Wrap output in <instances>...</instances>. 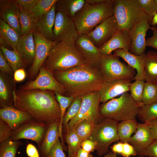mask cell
Listing matches in <instances>:
<instances>
[{
	"mask_svg": "<svg viewBox=\"0 0 157 157\" xmlns=\"http://www.w3.org/2000/svg\"><path fill=\"white\" fill-rule=\"evenodd\" d=\"M13 100L16 108L27 113L36 121L49 125L60 119L59 104L49 92L22 90L14 93Z\"/></svg>",
	"mask_w": 157,
	"mask_h": 157,
	"instance_id": "obj_1",
	"label": "cell"
},
{
	"mask_svg": "<svg viewBox=\"0 0 157 157\" xmlns=\"http://www.w3.org/2000/svg\"><path fill=\"white\" fill-rule=\"evenodd\" d=\"M53 73L55 79L65 88L67 96L75 97L99 91L104 81L99 69L87 64Z\"/></svg>",
	"mask_w": 157,
	"mask_h": 157,
	"instance_id": "obj_2",
	"label": "cell"
},
{
	"mask_svg": "<svg viewBox=\"0 0 157 157\" xmlns=\"http://www.w3.org/2000/svg\"><path fill=\"white\" fill-rule=\"evenodd\" d=\"M85 64L86 61L74 44L61 41L51 47L42 66L53 72L66 71Z\"/></svg>",
	"mask_w": 157,
	"mask_h": 157,
	"instance_id": "obj_3",
	"label": "cell"
},
{
	"mask_svg": "<svg viewBox=\"0 0 157 157\" xmlns=\"http://www.w3.org/2000/svg\"><path fill=\"white\" fill-rule=\"evenodd\" d=\"M114 0H106L96 5L85 2L73 19L79 35L88 34L105 20L113 15Z\"/></svg>",
	"mask_w": 157,
	"mask_h": 157,
	"instance_id": "obj_4",
	"label": "cell"
},
{
	"mask_svg": "<svg viewBox=\"0 0 157 157\" xmlns=\"http://www.w3.org/2000/svg\"><path fill=\"white\" fill-rule=\"evenodd\" d=\"M140 106L126 92L118 98L103 103L99 113L102 118H109L118 122L135 119Z\"/></svg>",
	"mask_w": 157,
	"mask_h": 157,
	"instance_id": "obj_5",
	"label": "cell"
},
{
	"mask_svg": "<svg viewBox=\"0 0 157 157\" xmlns=\"http://www.w3.org/2000/svg\"><path fill=\"white\" fill-rule=\"evenodd\" d=\"M113 15L119 29L129 31L136 23L144 19L149 23L151 21L149 16L140 7L138 0H115Z\"/></svg>",
	"mask_w": 157,
	"mask_h": 157,
	"instance_id": "obj_6",
	"label": "cell"
},
{
	"mask_svg": "<svg viewBox=\"0 0 157 157\" xmlns=\"http://www.w3.org/2000/svg\"><path fill=\"white\" fill-rule=\"evenodd\" d=\"M118 122L109 118H103L95 124L90 139L95 142L99 156L107 154L112 143L119 140L117 133Z\"/></svg>",
	"mask_w": 157,
	"mask_h": 157,
	"instance_id": "obj_7",
	"label": "cell"
},
{
	"mask_svg": "<svg viewBox=\"0 0 157 157\" xmlns=\"http://www.w3.org/2000/svg\"><path fill=\"white\" fill-rule=\"evenodd\" d=\"M104 81L133 79L136 74L135 70L121 62L115 54L102 55L99 68Z\"/></svg>",
	"mask_w": 157,
	"mask_h": 157,
	"instance_id": "obj_8",
	"label": "cell"
},
{
	"mask_svg": "<svg viewBox=\"0 0 157 157\" xmlns=\"http://www.w3.org/2000/svg\"><path fill=\"white\" fill-rule=\"evenodd\" d=\"M100 102L99 91H96L82 97V101L77 114L68 123L67 133L73 130L80 122L85 119L92 120L95 124L103 119L99 113Z\"/></svg>",
	"mask_w": 157,
	"mask_h": 157,
	"instance_id": "obj_9",
	"label": "cell"
},
{
	"mask_svg": "<svg viewBox=\"0 0 157 157\" xmlns=\"http://www.w3.org/2000/svg\"><path fill=\"white\" fill-rule=\"evenodd\" d=\"M53 31L57 42L74 44L79 35L73 19L59 11L56 12Z\"/></svg>",
	"mask_w": 157,
	"mask_h": 157,
	"instance_id": "obj_10",
	"label": "cell"
},
{
	"mask_svg": "<svg viewBox=\"0 0 157 157\" xmlns=\"http://www.w3.org/2000/svg\"><path fill=\"white\" fill-rule=\"evenodd\" d=\"M48 125L33 119L24 123L16 130L11 131L10 138L13 140L21 139L35 142L38 147L40 145Z\"/></svg>",
	"mask_w": 157,
	"mask_h": 157,
	"instance_id": "obj_11",
	"label": "cell"
},
{
	"mask_svg": "<svg viewBox=\"0 0 157 157\" xmlns=\"http://www.w3.org/2000/svg\"><path fill=\"white\" fill-rule=\"evenodd\" d=\"M39 71V74L36 78L24 85L22 88V90H49L57 92L62 95L66 94L65 88L55 79L52 72L42 66Z\"/></svg>",
	"mask_w": 157,
	"mask_h": 157,
	"instance_id": "obj_12",
	"label": "cell"
},
{
	"mask_svg": "<svg viewBox=\"0 0 157 157\" xmlns=\"http://www.w3.org/2000/svg\"><path fill=\"white\" fill-rule=\"evenodd\" d=\"M74 45L87 64L99 69L102 55L87 34L79 35Z\"/></svg>",
	"mask_w": 157,
	"mask_h": 157,
	"instance_id": "obj_13",
	"label": "cell"
},
{
	"mask_svg": "<svg viewBox=\"0 0 157 157\" xmlns=\"http://www.w3.org/2000/svg\"><path fill=\"white\" fill-rule=\"evenodd\" d=\"M33 38L35 54L30 69V74L31 76H34L38 73L47 58L51 48L57 42L47 39L35 30L33 32Z\"/></svg>",
	"mask_w": 157,
	"mask_h": 157,
	"instance_id": "obj_14",
	"label": "cell"
},
{
	"mask_svg": "<svg viewBox=\"0 0 157 157\" xmlns=\"http://www.w3.org/2000/svg\"><path fill=\"white\" fill-rule=\"evenodd\" d=\"M148 21L142 20L136 23L129 31L131 44L129 51L135 55H140L144 53L146 49L147 32L151 29Z\"/></svg>",
	"mask_w": 157,
	"mask_h": 157,
	"instance_id": "obj_15",
	"label": "cell"
},
{
	"mask_svg": "<svg viewBox=\"0 0 157 157\" xmlns=\"http://www.w3.org/2000/svg\"><path fill=\"white\" fill-rule=\"evenodd\" d=\"M119 29L116 19L113 15L105 20L87 35L99 48L109 40Z\"/></svg>",
	"mask_w": 157,
	"mask_h": 157,
	"instance_id": "obj_16",
	"label": "cell"
},
{
	"mask_svg": "<svg viewBox=\"0 0 157 157\" xmlns=\"http://www.w3.org/2000/svg\"><path fill=\"white\" fill-rule=\"evenodd\" d=\"M131 80L124 79L104 81L99 92L100 102L105 103L117 96L129 91Z\"/></svg>",
	"mask_w": 157,
	"mask_h": 157,
	"instance_id": "obj_17",
	"label": "cell"
},
{
	"mask_svg": "<svg viewBox=\"0 0 157 157\" xmlns=\"http://www.w3.org/2000/svg\"><path fill=\"white\" fill-rule=\"evenodd\" d=\"M0 18L14 30L20 37V10L14 0H0Z\"/></svg>",
	"mask_w": 157,
	"mask_h": 157,
	"instance_id": "obj_18",
	"label": "cell"
},
{
	"mask_svg": "<svg viewBox=\"0 0 157 157\" xmlns=\"http://www.w3.org/2000/svg\"><path fill=\"white\" fill-rule=\"evenodd\" d=\"M0 118L9 126L11 131L33 119L27 113L12 106H5L0 109Z\"/></svg>",
	"mask_w": 157,
	"mask_h": 157,
	"instance_id": "obj_19",
	"label": "cell"
},
{
	"mask_svg": "<svg viewBox=\"0 0 157 157\" xmlns=\"http://www.w3.org/2000/svg\"><path fill=\"white\" fill-rule=\"evenodd\" d=\"M130 44L129 31L119 29L109 40L99 48L102 55H109L117 49L129 51Z\"/></svg>",
	"mask_w": 157,
	"mask_h": 157,
	"instance_id": "obj_20",
	"label": "cell"
},
{
	"mask_svg": "<svg viewBox=\"0 0 157 157\" xmlns=\"http://www.w3.org/2000/svg\"><path fill=\"white\" fill-rule=\"evenodd\" d=\"M154 140L149 123H138L136 131L130 138L129 143L134 147L138 155L144 151Z\"/></svg>",
	"mask_w": 157,
	"mask_h": 157,
	"instance_id": "obj_21",
	"label": "cell"
},
{
	"mask_svg": "<svg viewBox=\"0 0 157 157\" xmlns=\"http://www.w3.org/2000/svg\"><path fill=\"white\" fill-rule=\"evenodd\" d=\"M113 52L114 54L122 58L129 66L136 70L137 73L134 80H145V53L140 55H135L131 53L129 51L121 49L116 50Z\"/></svg>",
	"mask_w": 157,
	"mask_h": 157,
	"instance_id": "obj_22",
	"label": "cell"
},
{
	"mask_svg": "<svg viewBox=\"0 0 157 157\" xmlns=\"http://www.w3.org/2000/svg\"><path fill=\"white\" fill-rule=\"evenodd\" d=\"M33 32L21 36L16 46L18 53L26 64H32L35 58Z\"/></svg>",
	"mask_w": 157,
	"mask_h": 157,
	"instance_id": "obj_23",
	"label": "cell"
},
{
	"mask_svg": "<svg viewBox=\"0 0 157 157\" xmlns=\"http://www.w3.org/2000/svg\"><path fill=\"white\" fill-rule=\"evenodd\" d=\"M56 16L55 4L48 12L37 19L35 26V30L44 37L52 41H54L53 30Z\"/></svg>",
	"mask_w": 157,
	"mask_h": 157,
	"instance_id": "obj_24",
	"label": "cell"
},
{
	"mask_svg": "<svg viewBox=\"0 0 157 157\" xmlns=\"http://www.w3.org/2000/svg\"><path fill=\"white\" fill-rule=\"evenodd\" d=\"M60 119L56 121L49 125L42 143L39 148L41 157H45L52 146L59 139V127Z\"/></svg>",
	"mask_w": 157,
	"mask_h": 157,
	"instance_id": "obj_25",
	"label": "cell"
},
{
	"mask_svg": "<svg viewBox=\"0 0 157 157\" xmlns=\"http://www.w3.org/2000/svg\"><path fill=\"white\" fill-rule=\"evenodd\" d=\"M145 80L157 84V52L150 50L145 55Z\"/></svg>",
	"mask_w": 157,
	"mask_h": 157,
	"instance_id": "obj_26",
	"label": "cell"
},
{
	"mask_svg": "<svg viewBox=\"0 0 157 157\" xmlns=\"http://www.w3.org/2000/svg\"><path fill=\"white\" fill-rule=\"evenodd\" d=\"M85 3V0H58L55 3L56 10L73 19Z\"/></svg>",
	"mask_w": 157,
	"mask_h": 157,
	"instance_id": "obj_27",
	"label": "cell"
},
{
	"mask_svg": "<svg viewBox=\"0 0 157 157\" xmlns=\"http://www.w3.org/2000/svg\"><path fill=\"white\" fill-rule=\"evenodd\" d=\"M138 123L135 119L122 121L118 123L117 130L120 141L129 143L132 134L136 131Z\"/></svg>",
	"mask_w": 157,
	"mask_h": 157,
	"instance_id": "obj_28",
	"label": "cell"
},
{
	"mask_svg": "<svg viewBox=\"0 0 157 157\" xmlns=\"http://www.w3.org/2000/svg\"><path fill=\"white\" fill-rule=\"evenodd\" d=\"M0 37L4 40L14 50L17 52L16 46L20 36L1 19H0Z\"/></svg>",
	"mask_w": 157,
	"mask_h": 157,
	"instance_id": "obj_29",
	"label": "cell"
},
{
	"mask_svg": "<svg viewBox=\"0 0 157 157\" xmlns=\"http://www.w3.org/2000/svg\"><path fill=\"white\" fill-rule=\"evenodd\" d=\"M0 48L6 61L14 72L25 66L26 64L18 52L7 49L3 44L0 45Z\"/></svg>",
	"mask_w": 157,
	"mask_h": 157,
	"instance_id": "obj_30",
	"label": "cell"
},
{
	"mask_svg": "<svg viewBox=\"0 0 157 157\" xmlns=\"http://www.w3.org/2000/svg\"><path fill=\"white\" fill-rule=\"evenodd\" d=\"M20 10L19 20L21 36L34 31L37 19L31 12Z\"/></svg>",
	"mask_w": 157,
	"mask_h": 157,
	"instance_id": "obj_31",
	"label": "cell"
},
{
	"mask_svg": "<svg viewBox=\"0 0 157 157\" xmlns=\"http://www.w3.org/2000/svg\"><path fill=\"white\" fill-rule=\"evenodd\" d=\"M137 117L144 123H149L153 119H157V102L141 106Z\"/></svg>",
	"mask_w": 157,
	"mask_h": 157,
	"instance_id": "obj_32",
	"label": "cell"
},
{
	"mask_svg": "<svg viewBox=\"0 0 157 157\" xmlns=\"http://www.w3.org/2000/svg\"><path fill=\"white\" fill-rule=\"evenodd\" d=\"M95 123L90 119H85L79 123L73 129L83 141L90 139Z\"/></svg>",
	"mask_w": 157,
	"mask_h": 157,
	"instance_id": "obj_33",
	"label": "cell"
},
{
	"mask_svg": "<svg viewBox=\"0 0 157 157\" xmlns=\"http://www.w3.org/2000/svg\"><path fill=\"white\" fill-rule=\"evenodd\" d=\"M22 144L20 141L10 138L0 143V157H16L18 148Z\"/></svg>",
	"mask_w": 157,
	"mask_h": 157,
	"instance_id": "obj_34",
	"label": "cell"
},
{
	"mask_svg": "<svg viewBox=\"0 0 157 157\" xmlns=\"http://www.w3.org/2000/svg\"><path fill=\"white\" fill-rule=\"evenodd\" d=\"M66 141L68 145V157H76L77 152L81 147L83 141L74 130L67 133Z\"/></svg>",
	"mask_w": 157,
	"mask_h": 157,
	"instance_id": "obj_35",
	"label": "cell"
},
{
	"mask_svg": "<svg viewBox=\"0 0 157 157\" xmlns=\"http://www.w3.org/2000/svg\"><path fill=\"white\" fill-rule=\"evenodd\" d=\"M142 102L144 105L157 102V84L149 82H145Z\"/></svg>",
	"mask_w": 157,
	"mask_h": 157,
	"instance_id": "obj_36",
	"label": "cell"
},
{
	"mask_svg": "<svg viewBox=\"0 0 157 157\" xmlns=\"http://www.w3.org/2000/svg\"><path fill=\"white\" fill-rule=\"evenodd\" d=\"M56 99L59 104L61 111L60 123L59 127L60 135H62L63 121L66 109L70 106L75 97L73 96H65L60 93L55 92Z\"/></svg>",
	"mask_w": 157,
	"mask_h": 157,
	"instance_id": "obj_37",
	"label": "cell"
},
{
	"mask_svg": "<svg viewBox=\"0 0 157 157\" xmlns=\"http://www.w3.org/2000/svg\"><path fill=\"white\" fill-rule=\"evenodd\" d=\"M144 81L136 80L134 82L131 83L129 88L131 97L140 106L144 104L142 102V97Z\"/></svg>",
	"mask_w": 157,
	"mask_h": 157,
	"instance_id": "obj_38",
	"label": "cell"
},
{
	"mask_svg": "<svg viewBox=\"0 0 157 157\" xmlns=\"http://www.w3.org/2000/svg\"><path fill=\"white\" fill-rule=\"evenodd\" d=\"M58 0H39L31 13L38 19L48 12Z\"/></svg>",
	"mask_w": 157,
	"mask_h": 157,
	"instance_id": "obj_39",
	"label": "cell"
},
{
	"mask_svg": "<svg viewBox=\"0 0 157 157\" xmlns=\"http://www.w3.org/2000/svg\"><path fill=\"white\" fill-rule=\"evenodd\" d=\"M82 101V97H76L68 109L67 113L65 115L63 119V124L65 126L66 129L69 121L78 113L80 108Z\"/></svg>",
	"mask_w": 157,
	"mask_h": 157,
	"instance_id": "obj_40",
	"label": "cell"
},
{
	"mask_svg": "<svg viewBox=\"0 0 157 157\" xmlns=\"http://www.w3.org/2000/svg\"><path fill=\"white\" fill-rule=\"evenodd\" d=\"M143 11L149 17L151 22L154 15L157 13V5L154 0H138Z\"/></svg>",
	"mask_w": 157,
	"mask_h": 157,
	"instance_id": "obj_41",
	"label": "cell"
},
{
	"mask_svg": "<svg viewBox=\"0 0 157 157\" xmlns=\"http://www.w3.org/2000/svg\"><path fill=\"white\" fill-rule=\"evenodd\" d=\"M63 150V147L59 139L45 157H65Z\"/></svg>",
	"mask_w": 157,
	"mask_h": 157,
	"instance_id": "obj_42",
	"label": "cell"
},
{
	"mask_svg": "<svg viewBox=\"0 0 157 157\" xmlns=\"http://www.w3.org/2000/svg\"><path fill=\"white\" fill-rule=\"evenodd\" d=\"M39 0H15V2L20 10L31 12L34 7Z\"/></svg>",
	"mask_w": 157,
	"mask_h": 157,
	"instance_id": "obj_43",
	"label": "cell"
},
{
	"mask_svg": "<svg viewBox=\"0 0 157 157\" xmlns=\"http://www.w3.org/2000/svg\"><path fill=\"white\" fill-rule=\"evenodd\" d=\"M11 130L8 125L0 119V142L10 138Z\"/></svg>",
	"mask_w": 157,
	"mask_h": 157,
	"instance_id": "obj_44",
	"label": "cell"
},
{
	"mask_svg": "<svg viewBox=\"0 0 157 157\" xmlns=\"http://www.w3.org/2000/svg\"><path fill=\"white\" fill-rule=\"evenodd\" d=\"M138 155V157H157V140H154L147 148Z\"/></svg>",
	"mask_w": 157,
	"mask_h": 157,
	"instance_id": "obj_45",
	"label": "cell"
},
{
	"mask_svg": "<svg viewBox=\"0 0 157 157\" xmlns=\"http://www.w3.org/2000/svg\"><path fill=\"white\" fill-rule=\"evenodd\" d=\"M151 29L152 31L153 35L146 40V45L157 50V26H153Z\"/></svg>",
	"mask_w": 157,
	"mask_h": 157,
	"instance_id": "obj_46",
	"label": "cell"
},
{
	"mask_svg": "<svg viewBox=\"0 0 157 157\" xmlns=\"http://www.w3.org/2000/svg\"><path fill=\"white\" fill-rule=\"evenodd\" d=\"M0 69L4 73L11 74L13 71L6 61L1 51L0 50Z\"/></svg>",
	"mask_w": 157,
	"mask_h": 157,
	"instance_id": "obj_47",
	"label": "cell"
},
{
	"mask_svg": "<svg viewBox=\"0 0 157 157\" xmlns=\"http://www.w3.org/2000/svg\"><path fill=\"white\" fill-rule=\"evenodd\" d=\"M137 155V153L133 146L127 142H123V148L121 155L124 157H130Z\"/></svg>",
	"mask_w": 157,
	"mask_h": 157,
	"instance_id": "obj_48",
	"label": "cell"
},
{
	"mask_svg": "<svg viewBox=\"0 0 157 157\" xmlns=\"http://www.w3.org/2000/svg\"><path fill=\"white\" fill-rule=\"evenodd\" d=\"M96 144L94 142L88 139L83 141L81 144V147L84 150L91 153L96 149Z\"/></svg>",
	"mask_w": 157,
	"mask_h": 157,
	"instance_id": "obj_49",
	"label": "cell"
},
{
	"mask_svg": "<svg viewBox=\"0 0 157 157\" xmlns=\"http://www.w3.org/2000/svg\"><path fill=\"white\" fill-rule=\"evenodd\" d=\"M8 97L7 88L2 76H0V97L3 100H6Z\"/></svg>",
	"mask_w": 157,
	"mask_h": 157,
	"instance_id": "obj_50",
	"label": "cell"
},
{
	"mask_svg": "<svg viewBox=\"0 0 157 157\" xmlns=\"http://www.w3.org/2000/svg\"><path fill=\"white\" fill-rule=\"evenodd\" d=\"M26 152L29 157H40L35 147L32 144H28L26 147Z\"/></svg>",
	"mask_w": 157,
	"mask_h": 157,
	"instance_id": "obj_51",
	"label": "cell"
},
{
	"mask_svg": "<svg viewBox=\"0 0 157 157\" xmlns=\"http://www.w3.org/2000/svg\"><path fill=\"white\" fill-rule=\"evenodd\" d=\"M148 123L153 140H157V119H153Z\"/></svg>",
	"mask_w": 157,
	"mask_h": 157,
	"instance_id": "obj_52",
	"label": "cell"
},
{
	"mask_svg": "<svg viewBox=\"0 0 157 157\" xmlns=\"http://www.w3.org/2000/svg\"><path fill=\"white\" fill-rule=\"evenodd\" d=\"M26 76V73L23 68L18 69L14 72V80L17 82L23 81Z\"/></svg>",
	"mask_w": 157,
	"mask_h": 157,
	"instance_id": "obj_53",
	"label": "cell"
},
{
	"mask_svg": "<svg viewBox=\"0 0 157 157\" xmlns=\"http://www.w3.org/2000/svg\"><path fill=\"white\" fill-rule=\"evenodd\" d=\"M111 151L116 154L122 155L123 148V142H119L110 147Z\"/></svg>",
	"mask_w": 157,
	"mask_h": 157,
	"instance_id": "obj_54",
	"label": "cell"
},
{
	"mask_svg": "<svg viewBox=\"0 0 157 157\" xmlns=\"http://www.w3.org/2000/svg\"><path fill=\"white\" fill-rule=\"evenodd\" d=\"M76 157H92V155L90 153L85 151L81 147L77 152Z\"/></svg>",
	"mask_w": 157,
	"mask_h": 157,
	"instance_id": "obj_55",
	"label": "cell"
},
{
	"mask_svg": "<svg viewBox=\"0 0 157 157\" xmlns=\"http://www.w3.org/2000/svg\"><path fill=\"white\" fill-rule=\"evenodd\" d=\"M106 0H85L86 3L92 5H97L104 2Z\"/></svg>",
	"mask_w": 157,
	"mask_h": 157,
	"instance_id": "obj_56",
	"label": "cell"
},
{
	"mask_svg": "<svg viewBox=\"0 0 157 157\" xmlns=\"http://www.w3.org/2000/svg\"><path fill=\"white\" fill-rule=\"evenodd\" d=\"M151 24L153 26H156L157 24V13H155L152 19Z\"/></svg>",
	"mask_w": 157,
	"mask_h": 157,
	"instance_id": "obj_57",
	"label": "cell"
},
{
	"mask_svg": "<svg viewBox=\"0 0 157 157\" xmlns=\"http://www.w3.org/2000/svg\"><path fill=\"white\" fill-rule=\"evenodd\" d=\"M104 157H117L116 154L112 151H109L107 154L105 155Z\"/></svg>",
	"mask_w": 157,
	"mask_h": 157,
	"instance_id": "obj_58",
	"label": "cell"
},
{
	"mask_svg": "<svg viewBox=\"0 0 157 157\" xmlns=\"http://www.w3.org/2000/svg\"><path fill=\"white\" fill-rule=\"evenodd\" d=\"M154 1L155 3L157 5V0H154Z\"/></svg>",
	"mask_w": 157,
	"mask_h": 157,
	"instance_id": "obj_59",
	"label": "cell"
},
{
	"mask_svg": "<svg viewBox=\"0 0 157 157\" xmlns=\"http://www.w3.org/2000/svg\"><path fill=\"white\" fill-rule=\"evenodd\" d=\"M149 157H152V156H149Z\"/></svg>",
	"mask_w": 157,
	"mask_h": 157,
	"instance_id": "obj_60",
	"label": "cell"
}]
</instances>
